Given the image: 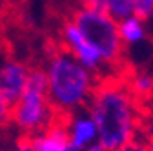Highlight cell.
<instances>
[{
  "label": "cell",
  "mask_w": 153,
  "mask_h": 151,
  "mask_svg": "<svg viewBox=\"0 0 153 151\" xmlns=\"http://www.w3.org/2000/svg\"><path fill=\"white\" fill-rule=\"evenodd\" d=\"M133 13V0H106L104 15L109 16L113 22H124Z\"/></svg>",
  "instance_id": "cell-6"
},
{
  "label": "cell",
  "mask_w": 153,
  "mask_h": 151,
  "mask_svg": "<svg viewBox=\"0 0 153 151\" xmlns=\"http://www.w3.org/2000/svg\"><path fill=\"white\" fill-rule=\"evenodd\" d=\"M133 15L140 20H148L153 15V0H133Z\"/></svg>",
  "instance_id": "cell-8"
},
{
  "label": "cell",
  "mask_w": 153,
  "mask_h": 151,
  "mask_svg": "<svg viewBox=\"0 0 153 151\" xmlns=\"http://www.w3.org/2000/svg\"><path fill=\"white\" fill-rule=\"evenodd\" d=\"M95 135H97V127L93 120H79L71 127V142L69 149H82L86 144H89Z\"/></svg>",
  "instance_id": "cell-5"
},
{
  "label": "cell",
  "mask_w": 153,
  "mask_h": 151,
  "mask_svg": "<svg viewBox=\"0 0 153 151\" xmlns=\"http://www.w3.org/2000/svg\"><path fill=\"white\" fill-rule=\"evenodd\" d=\"M119 29H120L122 40L126 42H137L144 36V29L137 18H126L124 22L119 24Z\"/></svg>",
  "instance_id": "cell-7"
},
{
  "label": "cell",
  "mask_w": 153,
  "mask_h": 151,
  "mask_svg": "<svg viewBox=\"0 0 153 151\" xmlns=\"http://www.w3.org/2000/svg\"><path fill=\"white\" fill-rule=\"evenodd\" d=\"M115 151H148V146H146V142L139 140V138H137V135H135L131 140L124 142L120 147H117Z\"/></svg>",
  "instance_id": "cell-10"
},
{
  "label": "cell",
  "mask_w": 153,
  "mask_h": 151,
  "mask_svg": "<svg viewBox=\"0 0 153 151\" xmlns=\"http://www.w3.org/2000/svg\"><path fill=\"white\" fill-rule=\"evenodd\" d=\"M146 137H148V140H146V146H148V151H153V131H151V133H148Z\"/></svg>",
  "instance_id": "cell-14"
},
{
  "label": "cell",
  "mask_w": 153,
  "mask_h": 151,
  "mask_svg": "<svg viewBox=\"0 0 153 151\" xmlns=\"http://www.w3.org/2000/svg\"><path fill=\"white\" fill-rule=\"evenodd\" d=\"M80 6V9L86 11H97V13H104V6L106 0H76Z\"/></svg>",
  "instance_id": "cell-11"
},
{
  "label": "cell",
  "mask_w": 153,
  "mask_h": 151,
  "mask_svg": "<svg viewBox=\"0 0 153 151\" xmlns=\"http://www.w3.org/2000/svg\"><path fill=\"white\" fill-rule=\"evenodd\" d=\"M13 151H36V149L33 147V142H31L29 135H20L16 138V144H15Z\"/></svg>",
  "instance_id": "cell-12"
},
{
  "label": "cell",
  "mask_w": 153,
  "mask_h": 151,
  "mask_svg": "<svg viewBox=\"0 0 153 151\" xmlns=\"http://www.w3.org/2000/svg\"><path fill=\"white\" fill-rule=\"evenodd\" d=\"M86 109L91 113L93 124L99 131V144L106 151H115L137 135L133 104L119 75L102 73L93 78Z\"/></svg>",
  "instance_id": "cell-1"
},
{
  "label": "cell",
  "mask_w": 153,
  "mask_h": 151,
  "mask_svg": "<svg viewBox=\"0 0 153 151\" xmlns=\"http://www.w3.org/2000/svg\"><path fill=\"white\" fill-rule=\"evenodd\" d=\"M42 51L49 66L48 82L51 100L59 106L73 109L76 106H86L93 75L86 71L79 62L68 42L59 31H51L44 36Z\"/></svg>",
  "instance_id": "cell-2"
},
{
  "label": "cell",
  "mask_w": 153,
  "mask_h": 151,
  "mask_svg": "<svg viewBox=\"0 0 153 151\" xmlns=\"http://www.w3.org/2000/svg\"><path fill=\"white\" fill-rule=\"evenodd\" d=\"M11 127V120H9V106L0 91V133H6Z\"/></svg>",
  "instance_id": "cell-9"
},
{
  "label": "cell",
  "mask_w": 153,
  "mask_h": 151,
  "mask_svg": "<svg viewBox=\"0 0 153 151\" xmlns=\"http://www.w3.org/2000/svg\"><path fill=\"white\" fill-rule=\"evenodd\" d=\"M27 66L16 58H7L6 64L0 67V91L9 106V109L18 102L22 91L27 82Z\"/></svg>",
  "instance_id": "cell-4"
},
{
  "label": "cell",
  "mask_w": 153,
  "mask_h": 151,
  "mask_svg": "<svg viewBox=\"0 0 153 151\" xmlns=\"http://www.w3.org/2000/svg\"><path fill=\"white\" fill-rule=\"evenodd\" d=\"M68 151H80V149H68ZM84 151H106L100 144H93V146H89L88 149H84Z\"/></svg>",
  "instance_id": "cell-13"
},
{
  "label": "cell",
  "mask_w": 153,
  "mask_h": 151,
  "mask_svg": "<svg viewBox=\"0 0 153 151\" xmlns=\"http://www.w3.org/2000/svg\"><path fill=\"white\" fill-rule=\"evenodd\" d=\"M62 13L80 31L86 42L95 47L100 60L111 67V73L120 71L129 62L126 44L120 36L119 24L113 22L109 16H106L104 13L86 11V9L73 7V6H68Z\"/></svg>",
  "instance_id": "cell-3"
}]
</instances>
